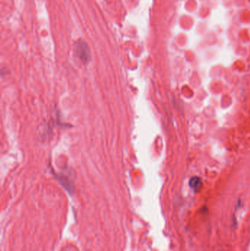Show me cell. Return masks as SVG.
Here are the masks:
<instances>
[{"label":"cell","instance_id":"1","mask_svg":"<svg viewBox=\"0 0 250 251\" xmlns=\"http://www.w3.org/2000/svg\"><path fill=\"white\" fill-rule=\"evenodd\" d=\"M76 57L79 59L83 63L87 64L90 60L91 54L87 44L84 40H78L76 44Z\"/></svg>","mask_w":250,"mask_h":251},{"label":"cell","instance_id":"2","mask_svg":"<svg viewBox=\"0 0 250 251\" xmlns=\"http://www.w3.org/2000/svg\"><path fill=\"white\" fill-rule=\"evenodd\" d=\"M54 175L55 176V178H57V180L59 181V183L62 186V187H63L68 193L73 194L74 193V182H73L71 179H70L69 176H68L64 173H62V172L57 174L54 173Z\"/></svg>","mask_w":250,"mask_h":251},{"label":"cell","instance_id":"3","mask_svg":"<svg viewBox=\"0 0 250 251\" xmlns=\"http://www.w3.org/2000/svg\"><path fill=\"white\" fill-rule=\"evenodd\" d=\"M190 187L195 191H197L202 187V180L199 177H193L189 181Z\"/></svg>","mask_w":250,"mask_h":251}]
</instances>
